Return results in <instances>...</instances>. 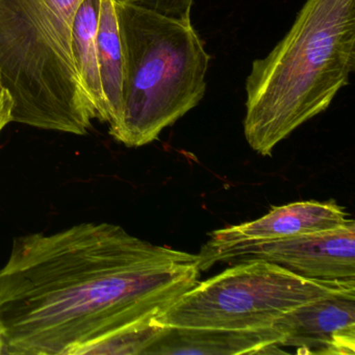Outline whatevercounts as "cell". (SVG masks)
I'll return each mask as SVG.
<instances>
[{"instance_id":"cell-1","label":"cell","mask_w":355,"mask_h":355,"mask_svg":"<svg viewBox=\"0 0 355 355\" xmlns=\"http://www.w3.org/2000/svg\"><path fill=\"white\" fill-rule=\"evenodd\" d=\"M196 254L87 222L14 239L0 269L6 354L78 355L159 317L199 282Z\"/></svg>"},{"instance_id":"cell-2","label":"cell","mask_w":355,"mask_h":355,"mask_svg":"<svg viewBox=\"0 0 355 355\" xmlns=\"http://www.w3.org/2000/svg\"><path fill=\"white\" fill-rule=\"evenodd\" d=\"M355 70V0H305L286 36L253 61L244 135L269 157L278 143L331 105Z\"/></svg>"},{"instance_id":"cell-3","label":"cell","mask_w":355,"mask_h":355,"mask_svg":"<svg viewBox=\"0 0 355 355\" xmlns=\"http://www.w3.org/2000/svg\"><path fill=\"white\" fill-rule=\"evenodd\" d=\"M83 0H0V84L12 122L84 136L96 118L71 53Z\"/></svg>"},{"instance_id":"cell-4","label":"cell","mask_w":355,"mask_h":355,"mask_svg":"<svg viewBox=\"0 0 355 355\" xmlns=\"http://www.w3.org/2000/svg\"><path fill=\"white\" fill-rule=\"evenodd\" d=\"M121 40V111L109 132L128 147L157 140L199 105L209 57L192 24L115 0Z\"/></svg>"},{"instance_id":"cell-5","label":"cell","mask_w":355,"mask_h":355,"mask_svg":"<svg viewBox=\"0 0 355 355\" xmlns=\"http://www.w3.org/2000/svg\"><path fill=\"white\" fill-rule=\"evenodd\" d=\"M355 290V280L311 279L263 259L240 261L198 282L157 317L167 327L253 331L288 311Z\"/></svg>"},{"instance_id":"cell-6","label":"cell","mask_w":355,"mask_h":355,"mask_svg":"<svg viewBox=\"0 0 355 355\" xmlns=\"http://www.w3.org/2000/svg\"><path fill=\"white\" fill-rule=\"evenodd\" d=\"M263 259L311 279L355 280V222L319 234L249 243L216 253L200 272L218 263Z\"/></svg>"},{"instance_id":"cell-7","label":"cell","mask_w":355,"mask_h":355,"mask_svg":"<svg viewBox=\"0 0 355 355\" xmlns=\"http://www.w3.org/2000/svg\"><path fill=\"white\" fill-rule=\"evenodd\" d=\"M353 221L346 209L334 201H298L274 207L254 221L228 226L209 234V240L196 254L197 265L200 270L213 255L230 247L319 234L343 227Z\"/></svg>"},{"instance_id":"cell-8","label":"cell","mask_w":355,"mask_h":355,"mask_svg":"<svg viewBox=\"0 0 355 355\" xmlns=\"http://www.w3.org/2000/svg\"><path fill=\"white\" fill-rule=\"evenodd\" d=\"M272 327L282 334L280 347L300 354H354L355 290L301 305Z\"/></svg>"},{"instance_id":"cell-9","label":"cell","mask_w":355,"mask_h":355,"mask_svg":"<svg viewBox=\"0 0 355 355\" xmlns=\"http://www.w3.org/2000/svg\"><path fill=\"white\" fill-rule=\"evenodd\" d=\"M282 340L273 327L253 331L168 327L145 354H265L276 352Z\"/></svg>"},{"instance_id":"cell-10","label":"cell","mask_w":355,"mask_h":355,"mask_svg":"<svg viewBox=\"0 0 355 355\" xmlns=\"http://www.w3.org/2000/svg\"><path fill=\"white\" fill-rule=\"evenodd\" d=\"M101 0H83L74 15L71 53L78 80L94 107L96 118L107 122V101L101 87L96 35Z\"/></svg>"},{"instance_id":"cell-11","label":"cell","mask_w":355,"mask_h":355,"mask_svg":"<svg viewBox=\"0 0 355 355\" xmlns=\"http://www.w3.org/2000/svg\"><path fill=\"white\" fill-rule=\"evenodd\" d=\"M96 44L101 87L107 101L105 123L109 124V128H112L117 123L121 111L123 72V58L115 0H101Z\"/></svg>"},{"instance_id":"cell-12","label":"cell","mask_w":355,"mask_h":355,"mask_svg":"<svg viewBox=\"0 0 355 355\" xmlns=\"http://www.w3.org/2000/svg\"><path fill=\"white\" fill-rule=\"evenodd\" d=\"M167 329V326L157 322V318L139 322L87 345L78 355L145 354Z\"/></svg>"},{"instance_id":"cell-13","label":"cell","mask_w":355,"mask_h":355,"mask_svg":"<svg viewBox=\"0 0 355 355\" xmlns=\"http://www.w3.org/2000/svg\"><path fill=\"white\" fill-rule=\"evenodd\" d=\"M135 5L150 10L182 24H191V10L194 0H130Z\"/></svg>"},{"instance_id":"cell-14","label":"cell","mask_w":355,"mask_h":355,"mask_svg":"<svg viewBox=\"0 0 355 355\" xmlns=\"http://www.w3.org/2000/svg\"><path fill=\"white\" fill-rule=\"evenodd\" d=\"M13 101L9 92L0 84V132L12 122Z\"/></svg>"},{"instance_id":"cell-15","label":"cell","mask_w":355,"mask_h":355,"mask_svg":"<svg viewBox=\"0 0 355 355\" xmlns=\"http://www.w3.org/2000/svg\"><path fill=\"white\" fill-rule=\"evenodd\" d=\"M0 354H6L5 342H3V338L1 334H0Z\"/></svg>"}]
</instances>
